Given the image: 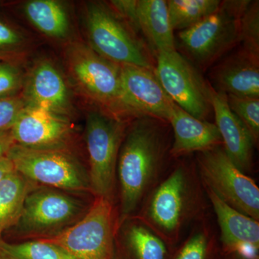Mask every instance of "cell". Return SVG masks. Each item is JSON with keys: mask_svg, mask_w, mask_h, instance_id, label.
<instances>
[{"mask_svg": "<svg viewBox=\"0 0 259 259\" xmlns=\"http://www.w3.org/2000/svg\"><path fill=\"white\" fill-rule=\"evenodd\" d=\"M172 131L166 121L136 117L131 121L117 159V228L134 217L171 166Z\"/></svg>", "mask_w": 259, "mask_h": 259, "instance_id": "6da1fadb", "label": "cell"}, {"mask_svg": "<svg viewBox=\"0 0 259 259\" xmlns=\"http://www.w3.org/2000/svg\"><path fill=\"white\" fill-rule=\"evenodd\" d=\"M134 216L173 249L209 214L210 203L194 161L177 159Z\"/></svg>", "mask_w": 259, "mask_h": 259, "instance_id": "7a4b0ae2", "label": "cell"}, {"mask_svg": "<svg viewBox=\"0 0 259 259\" xmlns=\"http://www.w3.org/2000/svg\"><path fill=\"white\" fill-rule=\"evenodd\" d=\"M83 25L87 44L102 57L121 66L155 69L156 58L146 42L109 3H87Z\"/></svg>", "mask_w": 259, "mask_h": 259, "instance_id": "3957f363", "label": "cell"}, {"mask_svg": "<svg viewBox=\"0 0 259 259\" xmlns=\"http://www.w3.org/2000/svg\"><path fill=\"white\" fill-rule=\"evenodd\" d=\"M249 0L222 1L212 14L192 28L178 32L180 54L197 69L210 68L239 46L240 20Z\"/></svg>", "mask_w": 259, "mask_h": 259, "instance_id": "277c9868", "label": "cell"}, {"mask_svg": "<svg viewBox=\"0 0 259 259\" xmlns=\"http://www.w3.org/2000/svg\"><path fill=\"white\" fill-rule=\"evenodd\" d=\"M64 62L75 88L96 107L125 119L121 90V66L97 54L86 42L70 41L65 48Z\"/></svg>", "mask_w": 259, "mask_h": 259, "instance_id": "5b68a950", "label": "cell"}, {"mask_svg": "<svg viewBox=\"0 0 259 259\" xmlns=\"http://www.w3.org/2000/svg\"><path fill=\"white\" fill-rule=\"evenodd\" d=\"M132 120L95 108L88 112L84 141L91 193L115 202L117 159L126 129Z\"/></svg>", "mask_w": 259, "mask_h": 259, "instance_id": "8992f818", "label": "cell"}, {"mask_svg": "<svg viewBox=\"0 0 259 259\" xmlns=\"http://www.w3.org/2000/svg\"><path fill=\"white\" fill-rule=\"evenodd\" d=\"M30 182L73 192H91L88 169L69 147L31 148L14 144L7 154Z\"/></svg>", "mask_w": 259, "mask_h": 259, "instance_id": "52a82bcc", "label": "cell"}, {"mask_svg": "<svg viewBox=\"0 0 259 259\" xmlns=\"http://www.w3.org/2000/svg\"><path fill=\"white\" fill-rule=\"evenodd\" d=\"M76 193L45 186L32 187L15 227L23 236L44 239L56 236L77 222L91 206Z\"/></svg>", "mask_w": 259, "mask_h": 259, "instance_id": "ba28073f", "label": "cell"}, {"mask_svg": "<svg viewBox=\"0 0 259 259\" xmlns=\"http://www.w3.org/2000/svg\"><path fill=\"white\" fill-rule=\"evenodd\" d=\"M117 212L108 199L95 197L81 219L44 241L59 245L75 259H114Z\"/></svg>", "mask_w": 259, "mask_h": 259, "instance_id": "9c48e42d", "label": "cell"}, {"mask_svg": "<svg viewBox=\"0 0 259 259\" xmlns=\"http://www.w3.org/2000/svg\"><path fill=\"white\" fill-rule=\"evenodd\" d=\"M204 188L225 203L259 221V189L227 156L223 146L196 153L194 159Z\"/></svg>", "mask_w": 259, "mask_h": 259, "instance_id": "30bf717a", "label": "cell"}, {"mask_svg": "<svg viewBox=\"0 0 259 259\" xmlns=\"http://www.w3.org/2000/svg\"><path fill=\"white\" fill-rule=\"evenodd\" d=\"M154 72L177 105L199 120L209 121L213 115L212 88L200 71L180 51L158 53Z\"/></svg>", "mask_w": 259, "mask_h": 259, "instance_id": "8fae6325", "label": "cell"}, {"mask_svg": "<svg viewBox=\"0 0 259 259\" xmlns=\"http://www.w3.org/2000/svg\"><path fill=\"white\" fill-rule=\"evenodd\" d=\"M109 4L144 40L155 58L158 53L176 50L166 1L117 0Z\"/></svg>", "mask_w": 259, "mask_h": 259, "instance_id": "7c38bea8", "label": "cell"}, {"mask_svg": "<svg viewBox=\"0 0 259 259\" xmlns=\"http://www.w3.org/2000/svg\"><path fill=\"white\" fill-rule=\"evenodd\" d=\"M122 102L131 119L154 117L168 121L176 104L158 81L154 69L139 66H121Z\"/></svg>", "mask_w": 259, "mask_h": 259, "instance_id": "4fadbf2b", "label": "cell"}, {"mask_svg": "<svg viewBox=\"0 0 259 259\" xmlns=\"http://www.w3.org/2000/svg\"><path fill=\"white\" fill-rule=\"evenodd\" d=\"M21 95L28 107L38 108L71 120L75 114L71 90L60 69L53 61H35L25 76Z\"/></svg>", "mask_w": 259, "mask_h": 259, "instance_id": "5bb4252c", "label": "cell"}, {"mask_svg": "<svg viewBox=\"0 0 259 259\" xmlns=\"http://www.w3.org/2000/svg\"><path fill=\"white\" fill-rule=\"evenodd\" d=\"M15 144L31 148L69 147L74 127L69 119L27 107L11 129Z\"/></svg>", "mask_w": 259, "mask_h": 259, "instance_id": "9a60e30c", "label": "cell"}, {"mask_svg": "<svg viewBox=\"0 0 259 259\" xmlns=\"http://www.w3.org/2000/svg\"><path fill=\"white\" fill-rule=\"evenodd\" d=\"M204 189L217 220L223 253H236L243 259H258L259 221L230 207L212 191Z\"/></svg>", "mask_w": 259, "mask_h": 259, "instance_id": "2e32d148", "label": "cell"}, {"mask_svg": "<svg viewBox=\"0 0 259 259\" xmlns=\"http://www.w3.org/2000/svg\"><path fill=\"white\" fill-rule=\"evenodd\" d=\"M237 48L209 68V83L218 93L259 98V57Z\"/></svg>", "mask_w": 259, "mask_h": 259, "instance_id": "e0dca14e", "label": "cell"}, {"mask_svg": "<svg viewBox=\"0 0 259 259\" xmlns=\"http://www.w3.org/2000/svg\"><path fill=\"white\" fill-rule=\"evenodd\" d=\"M212 106L215 125L227 156L241 171L250 176L253 171L255 145L249 131L228 105L226 94L212 89Z\"/></svg>", "mask_w": 259, "mask_h": 259, "instance_id": "ac0fdd59", "label": "cell"}, {"mask_svg": "<svg viewBox=\"0 0 259 259\" xmlns=\"http://www.w3.org/2000/svg\"><path fill=\"white\" fill-rule=\"evenodd\" d=\"M167 122L172 131L171 156L174 160L223 146L215 124L199 120L178 105H175Z\"/></svg>", "mask_w": 259, "mask_h": 259, "instance_id": "d6986e66", "label": "cell"}, {"mask_svg": "<svg viewBox=\"0 0 259 259\" xmlns=\"http://www.w3.org/2000/svg\"><path fill=\"white\" fill-rule=\"evenodd\" d=\"M25 18L44 35L56 40L71 35V18L64 3L56 0H31L23 6Z\"/></svg>", "mask_w": 259, "mask_h": 259, "instance_id": "ffe728a7", "label": "cell"}, {"mask_svg": "<svg viewBox=\"0 0 259 259\" xmlns=\"http://www.w3.org/2000/svg\"><path fill=\"white\" fill-rule=\"evenodd\" d=\"M116 235L133 259H167L168 246L137 218L125 220L117 227Z\"/></svg>", "mask_w": 259, "mask_h": 259, "instance_id": "44dd1931", "label": "cell"}, {"mask_svg": "<svg viewBox=\"0 0 259 259\" xmlns=\"http://www.w3.org/2000/svg\"><path fill=\"white\" fill-rule=\"evenodd\" d=\"M31 184L15 169L0 181V236L18 223Z\"/></svg>", "mask_w": 259, "mask_h": 259, "instance_id": "7402d4cb", "label": "cell"}, {"mask_svg": "<svg viewBox=\"0 0 259 259\" xmlns=\"http://www.w3.org/2000/svg\"><path fill=\"white\" fill-rule=\"evenodd\" d=\"M212 223L210 214L196 223L177 245L172 259H212L219 241Z\"/></svg>", "mask_w": 259, "mask_h": 259, "instance_id": "603a6c76", "label": "cell"}, {"mask_svg": "<svg viewBox=\"0 0 259 259\" xmlns=\"http://www.w3.org/2000/svg\"><path fill=\"white\" fill-rule=\"evenodd\" d=\"M221 0H168L166 1L170 23L174 31L193 27L212 14L221 6Z\"/></svg>", "mask_w": 259, "mask_h": 259, "instance_id": "cb8c5ba5", "label": "cell"}, {"mask_svg": "<svg viewBox=\"0 0 259 259\" xmlns=\"http://www.w3.org/2000/svg\"><path fill=\"white\" fill-rule=\"evenodd\" d=\"M0 256L4 259H75L61 247L42 239L10 243L0 238Z\"/></svg>", "mask_w": 259, "mask_h": 259, "instance_id": "d4e9b609", "label": "cell"}, {"mask_svg": "<svg viewBox=\"0 0 259 259\" xmlns=\"http://www.w3.org/2000/svg\"><path fill=\"white\" fill-rule=\"evenodd\" d=\"M28 47L23 32L0 14V61H19Z\"/></svg>", "mask_w": 259, "mask_h": 259, "instance_id": "484cf974", "label": "cell"}, {"mask_svg": "<svg viewBox=\"0 0 259 259\" xmlns=\"http://www.w3.org/2000/svg\"><path fill=\"white\" fill-rule=\"evenodd\" d=\"M238 47L259 57V2L250 1L240 20V44Z\"/></svg>", "mask_w": 259, "mask_h": 259, "instance_id": "4316f807", "label": "cell"}, {"mask_svg": "<svg viewBox=\"0 0 259 259\" xmlns=\"http://www.w3.org/2000/svg\"><path fill=\"white\" fill-rule=\"evenodd\" d=\"M227 102L232 112L248 130L255 146L259 141V98L226 95Z\"/></svg>", "mask_w": 259, "mask_h": 259, "instance_id": "83f0119b", "label": "cell"}, {"mask_svg": "<svg viewBox=\"0 0 259 259\" xmlns=\"http://www.w3.org/2000/svg\"><path fill=\"white\" fill-rule=\"evenodd\" d=\"M25 76L19 61H0V98L20 95Z\"/></svg>", "mask_w": 259, "mask_h": 259, "instance_id": "f1b7e54d", "label": "cell"}, {"mask_svg": "<svg viewBox=\"0 0 259 259\" xmlns=\"http://www.w3.org/2000/svg\"><path fill=\"white\" fill-rule=\"evenodd\" d=\"M27 107L21 94L0 98V131H10Z\"/></svg>", "mask_w": 259, "mask_h": 259, "instance_id": "f546056e", "label": "cell"}, {"mask_svg": "<svg viewBox=\"0 0 259 259\" xmlns=\"http://www.w3.org/2000/svg\"><path fill=\"white\" fill-rule=\"evenodd\" d=\"M15 144L11 134V130L0 131V159L7 156L10 148Z\"/></svg>", "mask_w": 259, "mask_h": 259, "instance_id": "4dcf8cb0", "label": "cell"}, {"mask_svg": "<svg viewBox=\"0 0 259 259\" xmlns=\"http://www.w3.org/2000/svg\"><path fill=\"white\" fill-rule=\"evenodd\" d=\"M14 169V166L8 156H6L1 158L0 159V181Z\"/></svg>", "mask_w": 259, "mask_h": 259, "instance_id": "1f68e13d", "label": "cell"}, {"mask_svg": "<svg viewBox=\"0 0 259 259\" xmlns=\"http://www.w3.org/2000/svg\"><path fill=\"white\" fill-rule=\"evenodd\" d=\"M224 259H243L239 255L236 254V253H224Z\"/></svg>", "mask_w": 259, "mask_h": 259, "instance_id": "d6a6232c", "label": "cell"}, {"mask_svg": "<svg viewBox=\"0 0 259 259\" xmlns=\"http://www.w3.org/2000/svg\"><path fill=\"white\" fill-rule=\"evenodd\" d=\"M0 259H4L3 258V257L0 256Z\"/></svg>", "mask_w": 259, "mask_h": 259, "instance_id": "836d02e7", "label": "cell"}]
</instances>
